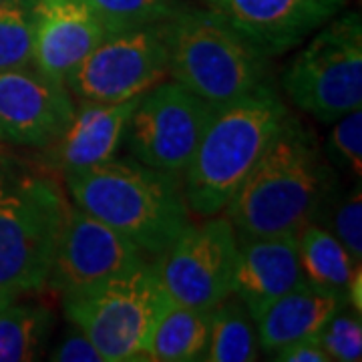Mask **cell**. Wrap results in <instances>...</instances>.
I'll list each match as a JSON object with an SVG mask.
<instances>
[{"mask_svg": "<svg viewBox=\"0 0 362 362\" xmlns=\"http://www.w3.org/2000/svg\"><path fill=\"white\" fill-rule=\"evenodd\" d=\"M296 244L304 278L346 300L350 282L361 270V262L350 256L334 233L314 221L296 233Z\"/></svg>", "mask_w": 362, "mask_h": 362, "instance_id": "d6986e66", "label": "cell"}, {"mask_svg": "<svg viewBox=\"0 0 362 362\" xmlns=\"http://www.w3.org/2000/svg\"><path fill=\"white\" fill-rule=\"evenodd\" d=\"M169 75L211 107L270 87L268 54L209 11L175 13L163 21Z\"/></svg>", "mask_w": 362, "mask_h": 362, "instance_id": "277c9868", "label": "cell"}, {"mask_svg": "<svg viewBox=\"0 0 362 362\" xmlns=\"http://www.w3.org/2000/svg\"><path fill=\"white\" fill-rule=\"evenodd\" d=\"M37 0H0V71L33 63Z\"/></svg>", "mask_w": 362, "mask_h": 362, "instance_id": "7402d4cb", "label": "cell"}, {"mask_svg": "<svg viewBox=\"0 0 362 362\" xmlns=\"http://www.w3.org/2000/svg\"><path fill=\"white\" fill-rule=\"evenodd\" d=\"M332 192L334 171L316 135L288 113L226 209L240 235L298 233Z\"/></svg>", "mask_w": 362, "mask_h": 362, "instance_id": "6da1fadb", "label": "cell"}, {"mask_svg": "<svg viewBox=\"0 0 362 362\" xmlns=\"http://www.w3.org/2000/svg\"><path fill=\"white\" fill-rule=\"evenodd\" d=\"M246 306L226 298L211 308V328L206 358L209 362H250L258 358V334Z\"/></svg>", "mask_w": 362, "mask_h": 362, "instance_id": "44dd1931", "label": "cell"}, {"mask_svg": "<svg viewBox=\"0 0 362 362\" xmlns=\"http://www.w3.org/2000/svg\"><path fill=\"white\" fill-rule=\"evenodd\" d=\"M13 300H16V296H11V294H2V292H0V308H2V306H6V304H8V302H13Z\"/></svg>", "mask_w": 362, "mask_h": 362, "instance_id": "f1b7e54d", "label": "cell"}, {"mask_svg": "<svg viewBox=\"0 0 362 362\" xmlns=\"http://www.w3.org/2000/svg\"><path fill=\"white\" fill-rule=\"evenodd\" d=\"M139 97L121 103L83 101V107L78 111L75 109L69 127L47 147L51 149V165L65 175L111 159L125 139L131 113Z\"/></svg>", "mask_w": 362, "mask_h": 362, "instance_id": "2e32d148", "label": "cell"}, {"mask_svg": "<svg viewBox=\"0 0 362 362\" xmlns=\"http://www.w3.org/2000/svg\"><path fill=\"white\" fill-rule=\"evenodd\" d=\"M332 233L354 259H362V192L361 180L332 209Z\"/></svg>", "mask_w": 362, "mask_h": 362, "instance_id": "484cf974", "label": "cell"}, {"mask_svg": "<svg viewBox=\"0 0 362 362\" xmlns=\"http://www.w3.org/2000/svg\"><path fill=\"white\" fill-rule=\"evenodd\" d=\"M304 280L296 233L238 238L232 294L246 306L252 318Z\"/></svg>", "mask_w": 362, "mask_h": 362, "instance_id": "9a60e30c", "label": "cell"}, {"mask_svg": "<svg viewBox=\"0 0 362 362\" xmlns=\"http://www.w3.org/2000/svg\"><path fill=\"white\" fill-rule=\"evenodd\" d=\"M75 206L123 233L143 254L159 256L189 223V209L173 173L141 161L107 159L65 173Z\"/></svg>", "mask_w": 362, "mask_h": 362, "instance_id": "7a4b0ae2", "label": "cell"}, {"mask_svg": "<svg viewBox=\"0 0 362 362\" xmlns=\"http://www.w3.org/2000/svg\"><path fill=\"white\" fill-rule=\"evenodd\" d=\"M326 153L338 168L349 171L354 180L362 177V111L354 109L334 121Z\"/></svg>", "mask_w": 362, "mask_h": 362, "instance_id": "d4e9b609", "label": "cell"}, {"mask_svg": "<svg viewBox=\"0 0 362 362\" xmlns=\"http://www.w3.org/2000/svg\"><path fill=\"white\" fill-rule=\"evenodd\" d=\"M165 302L168 294L149 262L63 296L69 320L89 337L105 362L145 361L153 324Z\"/></svg>", "mask_w": 362, "mask_h": 362, "instance_id": "8992f818", "label": "cell"}, {"mask_svg": "<svg viewBox=\"0 0 362 362\" xmlns=\"http://www.w3.org/2000/svg\"><path fill=\"white\" fill-rule=\"evenodd\" d=\"M274 358L280 362H330L318 338H304L292 344H286L274 352Z\"/></svg>", "mask_w": 362, "mask_h": 362, "instance_id": "83f0119b", "label": "cell"}, {"mask_svg": "<svg viewBox=\"0 0 362 362\" xmlns=\"http://www.w3.org/2000/svg\"><path fill=\"white\" fill-rule=\"evenodd\" d=\"M238 232L226 216L187 223L157 256L156 274L169 300L194 308H216L232 296Z\"/></svg>", "mask_w": 362, "mask_h": 362, "instance_id": "ba28073f", "label": "cell"}, {"mask_svg": "<svg viewBox=\"0 0 362 362\" xmlns=\"http://www.w3.org/2000/svg\"><path fill=\"white\" fill-rule=\"evenodd\" d=\"M318 342L322 344L330 361L356 362L362 358V322L361 312H356L350 304H342L326 322Z\"/></svg>", "mask_w": 362, "mask_h": 362, "instance_id": "cb8c5ba5", "label": "cell"}, {"mask_svg": "<svg viewBox=\"0 0 362 362\" xmlns=\"http://www.w3.org/2000/svg\"><path fill=\"white\" fill-rule=\"evenodd\" d=\"M54 328V316L40 304L8 302L0 308V362L40 358Z\"/></svg>", "mask_w": 362, "mask_h": 362, "instance_id": "ffe728a7", "label": "cell"}, {"mask_svg": "<svg viewBox=\"0 0 362 362\" xmlns=\"http://www.w3.org/2000/svg\"><path fill=\"white\" fill-rule=\"evenodd\" d=\"M288 97L318 121L334 123L362 105L361 14L328 21L282 77Z\"/></svg>", "mask_w": 362, "mask_h": 362, "instance_id": "52a82bcc", "label": "cell"}, {"mask_svg": "<svg viewBox=\"0 0 362 362\" xmlns=\"http://www.w3.org/2000/svg\"><path fill=\"white\" fill-rule=\"evenodd\" d=\"M105 37L103 23L87 0H37L33 65L65 83Z\"/></svg>", "mask_w": 362, "mask_h": 362, "instance_id": "5bb4252c", "label": "cell"}, {"mask_svg": "<svg viewBox=\"0 0 362 362\" xmlns=\"http://www.w3.org/2000/svg\"><path fill=\"white\" fill-rule=\"evenodd\" d=\"M75 115L65 83L47 77L37 66L0 71V139L49 147Z\"/></svg>", "mask_w": 362, "mask_h": 362, "instance_id": "7c38bea8", "label": "cell"}, {"mask_svg": "<svg viewBox=\"0 0 362 362\" xmlns=\"http://www.w3.org/2000/svg\"><path fill=\"white\" fill-rule=\"evenodd\" d=\"M216 107L177 81L145 90L131 113L125 139L137 161L177 175L192 161Z\"/></svg>", "mask_w": 362, "mask_h": 362, "instance_id": "30bf717a", "label": "cell"}, {"mask_svg": "<svg viewBox=\"0 0 362 362\" xmlns=\"http://www.w3.org/2000/svg\"><path fill=\"white\" fill-rule=\"evenodd\" d=\"M286 115L284 101L272 85L216 107L185 168L187 209L204 218L223 211Z\"/></svg>", "mask_w": 362, "mask_h": 362, "instance_id": "3957f363", "label": "cell"}, {"mask_svg": "<svg viewBox=\"0 0 362 362\" xmlns=\"http://www.w3.org/2000/svg\"><path fill=\"white\" fill-rule=\"evenodd\" d=\"M264 54H280L300 45L344 8L346 0H207Z\"/></svg>", "mask_w": 362, "mask_h": 362, "instance_id": "4fadbf2b", "label": "cell"}, {"mask_svg": "<svg viewBox=\"0 0 362 362\" xmlns=\"http://www.w3.org/2000/svg\"><path fill=\"white\" fill-rule=\"evenodd\" d=\"M57 181L0 163V292L21 296L47 284L66 218Z\"/></svg>", "mask_w": 362, "mask_h": 362, "instance_id": "5b68a950", "label": "cell"}, {"mask_svg": "<svg viewBox=\"0 0 362 362\" xmlns=\"http://www.w3.org/2000/svg\"><path fill=\"white\" fill-rule=\"evenodd\" d=\"M169 73L163 23L107 35L66 77L81 101L121 103L156 87Z\"/></svg>", "mask_w": 362, "mask_h": 362, "instance_id": "9c48e42d", "label": "cell"}, {"mask_svg": "<svg viewBox=\"0 0 362 362\" xmlns=\"http://www.w3.org/2000/svg\"><path fill=\"white\" fill-rule=\"evenodd\" d=\"M107 35L159 25L175 13L173 0H87Z\"/></svg>", "mask_w": 362, "mask_h": 362, "instance_id": "603a6c76", "label": "cell"}, {"mask_svg": "<svg viewBox=\"0 0 362 362\" xmlns=\"http://www.w3.org/2000/svg\"><path fill=\"white\" fill-rule=\"evenodd\" d=\"M344 302L346 300L334 292L304 280L270 302L254 318L262 349L274 354L278 349L296 340L316 338Z\"/></svg>", "mask_w": 362, "mask_h": 362, "instance_id": "e0dca14e", "label": "cell"}, {"mask_svg": "<svg viewBox=\"0 0 362 362\" xmlns=\"http://www.w3.org/2000/svg\"><path fill=\"white\" fill-rule=\"evenodd\" d=\"M51 361L57 362H105L101 352L89 340V337L77 326L66 332L59 346L51 352Z\"/></svg>", "mask_w": 362, "mask_h": 362, "instance_id": "4316f807", "label": "cell"}, {"mask_svg": "<svg viewBox=\"0 0 362 362\" xmlns=\"http://www.w3.org/2000/svg\"><path fill=\"white\" fill-rule=\"evenodd\" d=\"M143 262L141 247L123 233L85 209L69 206L45 286L69 296L133 270Z\"/></svg>", "mask_w": 362, "mask_h": 362, "instance_id": "8fae6325", "label": "cell"}, {"mask_svg": "<svg viewBox=\"0 0 362 362\" xmlns=\"http://www.w3.org/2000/svg\"><path fill=\"white\" fill-rule=\"evenodd\" d=\"M211 310L169 300L159 312L145 350V361L192 362L206 358Z\"/></svg>", "mask_w": 362, "mask_h": 362, "instance_id": "ac0fdd59", "label": "cell"}]
</instances>
